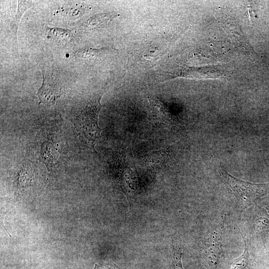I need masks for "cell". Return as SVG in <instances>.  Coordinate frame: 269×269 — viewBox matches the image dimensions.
<instances>
[{
	"label": "cell",
	"mask_w": 269,
	"mask_h": 269,
	"mask_svg": "<svg viewBox=\"0 0 269 269\" xmlns=\"http://www.w3.org/2000/svg\"><path fill=\"white\" fill-rule=\"evenodd\" d=\"M102 96L100 93L88 99L72 121L78 134L86 138L93 149L101 131L98 125V116L102 107L100 102Z\"/></svg>",
	"instance_id": "cell-1"
},
{
	"label": "cell",
	"mask_w": 269,
	"mask_h": 269,
	"mask_svg": "<svg viewBox=\"0 0 269 269\" xmlns=\"http://www.w3.org/2000/svg\"><path fill=\"white\" fill-rule=\"evenodd\" d=\"M219 173L226 185L242 200L255 201L269 193L268 183H253L238 179L222 167L219 168Z\"/></svg>",
	"instance_id": "cell-2"
},
{
	"label": "cell",
	"mask_w": 269,
	"mask_h": 269,
	"mask_svg": "<svg viewBox=\"0 0 269 269\" xmlns=\"http://www.w3.org/2000/svg\"><path fill=\"white\" fill-rule=\"evenodd\" d=\"M43 82L38 89L37 96L41 103L47 105H54L60 97L62 87L59 79L51 73L41 69Z\"/></svg>",
	"instance_id": "cell-3"
},
{
	"label": "cell",
	"mask_w": 269,
	"mask_h": 269,
	"mask_svg": "<svg viewBox=\"0 0 269 269\" xmlns=\"http://www.w3.org/2000/svg\"><path fill=\"white\" fill-rule=\"evenodd\" d=\"M222 235L218 230L214 231L206 241L203 249V258L208 269H217L222 255Z\"/></svg>",
	"instance_id": "cell-4"
},
{
	"label": "cell",
	"mask_w": 269,
	"mask_h": 269,
	"mask_svg": "<svg viewBox=\"0 0 269 269\" xmlns=\"http://www.w3.org/2000/svg\"><path fill=\"white\" fill-rule=\"evenodd\" d=\"M34 4L32 0H18L17 8L13 19L10 23L11 31L14 39L17 41V34L19 23L23 13Z\"/></svg>",
	"instance_id": "cell-5"
},
{
	"label": "cell",
	"mask_w": 269,
	"mask_h": 269,
	"mask_svg": "<svg viewBox=\"0 0 269 269\" xmlns=\"http://www.w3.org/2000/svg\"><path fill=\"white\" fill-rule=\"evenodd\" d=\"M106 49H94L90 47L81 49L74 53V56L82 59H95L102 56L106 54Z\"/></svg>",
	"instance_id": "cell-6"
},
{
	"label": "cell",
	"mask_w": 269,
	"mask_h": 269,
	"mask_svg": "<svg viewBox=\"0 0 269 269\" xmlns=\"http://www.w3.org/2000/svg\"><path fill=\"white\" fill-rule=\"evenodd\" d=\"M49 34L53 40L60 43H66L69 42L72 36V33L69 29L59 28H50Z\"/></svg>",
	"instance_id": "cell-7"
},
{
	"label": "cell",
	"mask_w": 269,
	"mask_h": 269,
	"mask_svg": "<svg viewBox=\"0 0 269 269\" xmlns=\"http://www.w3.org/2000/svg\"><path fill=\"white\" fill-rule=\"evenodd\" d=\"M249 254L248 246L245 241V248L242 254L232 262L231 269H249Z\"/></svg>",
	"instance_id": "cell-8"
},
{
	"label": "cell",
	"mask_w": 269,
	"mask_h": 269,
	"mask_svg": "<svg viewBox=\"0 0 269 269\" xmlns=\"http://www.w3.org/2000/svg\"><path fill=\"white\" fill-rule=\"evenodd\" d=\"M115 15L111 13H101L94 15L88 21L89 25L98 27L107 24Z\"/></svg>",
	"instance_id": "cell-9"
},
{
	"label": "cell",
	"mask_w": 269,
	"mask_h": 269,
	"mask_svg": "<svg viewBox=\"0 0 269 269\" xmlns=\"http://www.w3.org/2000/svg\"><path fill=\"white\" fill-rule=\"evenodd\" d=\"M42 155L45 161H50L53 162L56 160L57 155L52 154L53 152H57L56 148L51 144L45 143V146L43 145Z\"/></svg>",
	"instance_id": "cell-10"
},
{
	"label": "cell",
	"mask_w": 269,
	"mask_h": 269,
	"mask_svg": "<svg viewBox=\"0 0 269 269\" xmlns=\"http://www.w3.org/2000/svg\"><path fill=\"white\" fill-rule=\"evenodd\" d=\"M182 255L180 251H177L174 254L171 269H184L181 262Z\"/></svg>",
	"instance_id": "cell-11"
}]
</instances>
